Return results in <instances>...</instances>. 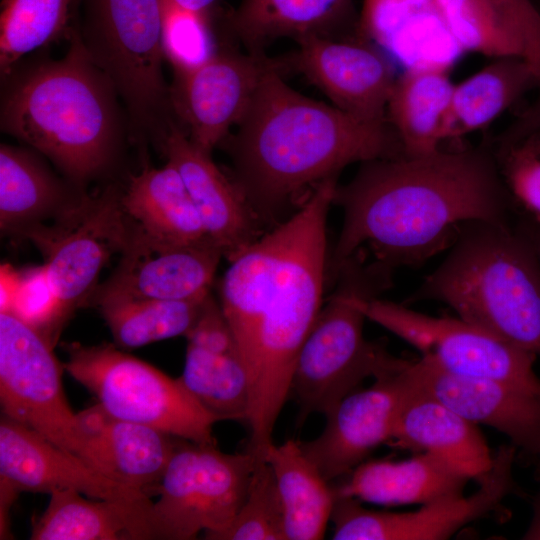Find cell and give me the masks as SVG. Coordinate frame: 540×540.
Masks as SVG:
<instances>
[{"label": "cell", "instance_id": "3957f363", "mask_svg": "<svg viewBox=\"0 0 540 540\" xmlns=\"http://www.w3.org/2000/svg\"><path fill=\"white\" fill-rule=\"evenodd\" d=\"M284 69L265 76L229 144L234 182L256 215H273L350 164L404 154L388 121L308 98L285 83Z\"/></svg>", "mask_w": 540, "mask_h": 540}, {"label": "cell", "instance_id": "8fae6325", "mask_svg": "<svg viewBox=\"0 0 540 540\" xmlns=\"http://www.w3.org/2000/svg\"><path fill=\"white\" fill-rule=\"evenodd\" d=\"M371 320L441 369L467 377L495 380L540 397L536 355L460 318L435 317L378 297L359 300Z\"/></svg>", "mask_w": 540, "mask_h": 540}, {"label": "cell", "instance_id": "7c38bea8", "mask_svg": "<svg viewBox=\"0 0 540 540\" xmlns=\"http://www.w3.org/2000/svg\"><path fill=\"white\" fill-rule=\"evenodd\" d=\"M52 346L39 329L11 311H0L3 415L83 459L78 415L66 398L64 367Z\"/></svg>", "mask_w": 540, "mask_h": 540}, {"label": "cell", "instance_id": "83f0119b", "mask_svg": "<svg viewBox=\"0 0 540 540\" xmlns=\"http://www.w3.org/2000/svg\"><path fill=\"white\" fill-rule=\"evenodd\" d=\"M454 85L443 68L407 69L397 76L386 116L404 155H426L441 148Z\"/></svg>", "mask_w": 540, "mask_h": 540}, {"label": "cell", "instance_id": "277c9868", "mask_svg": "<svg viewBox=\"0 0 540 540\" xmlns=\"http://www.w3.org/2000/svg\"><path fill=\"white\" fill-rule=\"evenodd\" d=\"M6 77L3 132L45 155L77 185L110 165L122 136L119 95L76 32L63 58Z\"/></svg>", "mask_w": 540, "mask_h": 540}, {"label": "cell", "instance_id": "7bdbcfd3", "mask_svg": "<svg viewBox=\"0 0 540 540\" xmlns=\"http://www.w3.org/2000/svg\"><path fill=\"white\" fill-rule=\"evenodd\" d=\"M180 8L198 12L207 13L208 9L216 0H166Z\"/></svg>", "mask_w": 540, "mask_h": 540}, {"label": "cell", "instance_id": "5bb4252c", "mask_svg": "<svg viewBox=\"0 0 540 540\" xmlns=\"http://www.w3.org/2000/svg\"><path fill=\"white\" fill-rule=\"evenodd\" d=\"M288 68L263 53L217 52L202 64L174 71L170 107L190 141L210 153L248 111L265 76Z\"/></svg>", "mask_w": 540, "mask_h": 540}, {"label": "cell", "instance_id": "30bf717a", "mask_svg": "<svg viewBox=\"0 0 540 540\" xmlns=\"http://www.w3.org/2000/svg\"><path fill=\"white\" fill-rule=\"evenodd\" d=\"M114 188L77 198L52 226L36 225L22 236L44 257L43 268L56 301V330L96 288L110 257L123 251L131 224Z\"/></svg>", "mask_w": 540, "mask_h": 540}, {"label": "cell", "instance_id": "8992f818", "mask_svg": "<svg viewBox=\"0 0 540 540\" xmlns=\"http://www.w3.org/2000/svg\"><path fill=\"white\" fill-rule=\"evenodd\" d=\"M338 287L321 308L296 358L289 398L298 405L297 425L309 415L328 413L368 377L375 378L393 355L363 333L366 317L359 300L391 285V274L358 253L341 268Z\"/></svg>", "mask_w": 540, "mask_h": 540}, {"label": "cell", "instance_id": "d6986e66", "mask_svg": "<svg viewBox=\"0 0 540 540\" xmlns=\"http://www.w3.org/2000/svg\"><path fill=\"white\" fill-rule=\"evenodd\" d=\"M0 486L16 495H50L67 489L98 499L145 495L112 481L78 455L4 415L0 420Z\"/></svg>", "mask_w": 540, "mask_h": 540}, {"label": "cell", "instance_id": "f1b7e54d", "mask_svg": "<svg viewBox=\"0 0 540 540\" xmlns=\"http://www.w3.org/2000/svg\"><path fill=\"white\" fill-rule=\"evenodd\" d=\"M278 488L286 540H319L331 520L336 496L299 440L268 445L264 455Z\"/></svg>", "mask_w": 540, "mask_h": 540}, {"label": "cell", "instance_id": "ab89813d", "mask_svg": "<svg viewBox=\"0 0 540 540\" xmlns=\"http://www.w3.org/2000/svg\"><path fill=\"white\" fill-rule=\"evenodd\" d=\"M538 132H540V95L535 103L520 116L506 139L510 142H518Z\"/></svg>", "mask_w": 540, "mask_h": 540}, {"label": "cell", "instance_id": "f35d334b", "mask_svg": "<svg viewBox=\"0 0 540 540\" xmlns=\"http://www.w3.org/2000/svg\"><path fill=\"white\" fill-rule=\"evenodd\" d=\"M517 37L525 59L540 76V12L531 0H488Z\"/></svg>", "mask_w": 540, "mask_h": 540}, {"label": "cell", "instance_id": "9a60e30c", "mask_svg": "<svg viewBox=\"0 0 540 540\" xmlns=\"http://www.w3.org/2000/svg\"><path fill=\"white\" fill-rule=\"evenodd\" d=\"M405 362L393 356L371 386L349 393L325 414L324 429L316 438L299 441L328 482L346 476L375 448L391 440L399 410L411 389Z\"/></svg>", "mask_w": 540, "mask_h": 540}, {"label": "cell", "instance_id": "44dd1931", "mask_svg": "<svg viewBox=\"0 0 540 540\" xmlns=\"http://www.w3.org/2000/svg\"><path fill=\"white\" fill-rule=\"evenodd\" d=\"M77 415L83 459L105 477L151 498L180 438L114 417L98 403Z\"/></svg>", "mask_w": 540, "mask_h": 540}, {"label": "cell", "instance_id": "4316f807", "mask_svg": "<svg viewBox=\"0 0 540 540\" xmlns=\"http://www.w3.org/2000/svg\"><path fill=\"white\" fill-rule=\"evenodd\" d=\"M540 76L521 56L495 58L454 85L443 129V142L483 129L533 87Z\"/></svg>", "mask_w": 540, "mask_h": 540}, {"label": "cell", "instance_id": "b9f144b4", "mask_svg": "<svg viewBox=\"0 0 540 540\" xmlns=\"http://www.w3.org/2000/svg\"><path fill=\"white\" fill-rule=\"evenodd\" d=\"M521 539L540 540V488L532 499L531 521Z\"/></svg>", "mask_w": 540, "mask_h": 540}, {"label": "cell", "instance_id": "ac0fdd59", "mask_svg": "<svg viewBox=\"0 0 540 540\" xmlns=\"http://www.w3.org/2000/svg\"><path fill=\"white\" fill-rule=\"evenodd\" d=\"M222 256L210 239L191 245H168L148 238L131 226L130 238L117 268L96 295L203 300L210 295Z\"/></svg>", "mask_w": 540, "mask_h": 540}, {"label": "cell", "instance_id": "e0dca14e", "mask_svg": "<svg viewBox=\"0 0 540 540\" xmlns=\"http://www.w3.org/2000/svg\"><path fill=\"white\" fill-rule=\"evenodd\" d=\"M411 384L475 424L505 434L526 458L540 457V397L505 383L445 371L420 358L406 359Z\"/></svg>", "mask_w": 540, "mask_h": 540}, {"label": "cell", "instance_id": "74e56055", "mask_svg": "<svg viewBox=\"0 0 540 540\" xmlns=\"http://www.w3.org/2000/svg\"><path fill=\"white\" fill-rule=\"evenodd\" d=\"M496 158L517 210L540 219V154L520 141L500 146Z\"/></svg>", "mask_w": 540, "mask_h": 540}, {"label": "cell", "instance_id": "836d02e7", "mask_svg": "<svg viewBox=\"0 0 540 540\" xmlns=\"http://www.w3.org/2000/svg\"><path fill=\"white\" fill-rule=\"evenodd\" d=\"M70 0H3L0 16L2 77L26 54L51 42L65 28Z\"/></svg>", "mask_w": 540, "mask_h": 540}, {"label": "cell", "instance_id": "2e32d148", "mask_svg": "<svg viewBox=\"0 0 540 540\" xmlns=\"http://www.w3.org/2000/svg\"><path fill=\"white\" fill-rule=\"evenodd\" d=\"M285 60L343 112L365 122H387V105L397 76L378 48L358 39L338 41L311 35Z\"/></svg>", "mask_w": 540, "mask_h": 540}, {"label": "cell", "instance_id": "ee69618b", "mask_svg": "<svg viewBox=\"0 0 540 540\" xmlns=\"http://www.w3.org/2000/svg\"><path fill=\"white\" fill-rule=\"evenodd\" d=\"M521 141L527 142L536 152L540 154V132L530 135Z\"/></svg>", "mask_w": 540, "mask_h": 540}, {"label": "cell", "instance_id": "5b68a950", "mask_svg": "<svg viewBox=\"0 0 540 540\" xmlns=\"http://www.w3.org/2000/svg\"><path fill=\"white\" fill-rule=\"evenodd\" d=\"M422 301L540 357V261L514 221L464 223L406 303Z\"/></svg>", "mask_w": 540, "mask_h": 540}, {"label": "cell", "instance_id": "4dcf8cb0", "mask_svg": "<svg viewBox=\"0 0 540 540\" xmlns=\"http://www.w3.org/2000/svg\"><path fill=\"white\" fill-rule=\"evenodd\" d=\"M352 0H241L230 28L251 53H263L272 41L328 36L351 10Z\"/></svg>", "mask_w": 540, "mask_h": 540}, {"label": "cell", "instance_id": "d590c367", "mask_svg": "<svg viewBox=\"0 0 540 540\" xmlns=\"http://www.w3.org/2000/svg\"><path fill=\"white\" fill-rule=\"evenodd\" d=\"M208 540H286L275 477L263 456L258 459L235 517L225 529Z\"/></svg>", "mask_w": 540, "mask_h": 540}, {"label": "cell", "instance_id": "e575fe53", "mask_svg": "<svg viewBox=\"0 0 540 540\" xmlns=\"http://www.w3.org/2000/svg\"><path fill=\"white\" fill-rule=\"evenodd\" d=\"M452 37L465 52L524 57L517 37L488 0H436Z\"/></svg>", "mask_w": 540, "mask_h": 540}, {"label": "cell", "instance_id": "603a6c76", "mask_svg": "<svg viewBox=\"0 0 540 540\" xmlns=\"http://www.w3.org/2000/svg\"><path fill=\"white\" fill-rule=\"evenodd\" d=\"M388 444L430 453L469 479L478 480L493 462L477 424L412 384Z\"/></svg>", "mask_w": 540, "mask_h": 540}, {"label": "cell", "instance_id": "6da1fadb", "mask_svg": "<svg viewBox=\"0 0 540 540\" xmlns=\"http://www.w3.org/2000/svg\"><path fill=\"white\" fill-rule=\"evenodd\" d=\"M337 177L320 182L288 220L239 252L222 279L220 306L250 377L247 423L256 449L273 442L296 358L321 310Z\"/></svg>", "mask_w": 540, "mask_h": 540}, {"label": "cell", "instance_id": "60d3db41", "mask_svg": "<svg viewBox=\"0 0 540 540\" xmlns=\"http://www.w3.org/2000/svg\"><path fill=\"white\" fill-rule=\"evenodd\" d=\"M517 227L528 237L540 261V219L517 211L514 219Z\"/></svg>", "mask_w": 540, "mask_h": 540}, {"label": "cell", "instance_id": "52a82bcc", "mask_svg": "<svg viewBox=\"0 0 540 540\" xmlns=\"http://www.w3.org/2000/svg\"><path fill=\"white\" fill-rule=\"evenodd\" d=\"M64 369L114 417L157 428L177 438L216 445L218 419L184 387L116 344L65 345Z\"/></svg>", "mask_w": 540, "mask_h": 540}, {"label": "cell", "instance_id": "4fadbf2b", "mask_svg": "<svg viewBox=\"0 0 540 540\" xmlns=\"http://www.w3.org/2000/svg\"><path fill=\"white\" fill-rule=\"evenodd\" d=\"M517 448L501 445L491 468L469 496H456L422 505L413 512L364 508L351 497L336 498L331 515L335 540H445L463 526L503 511V500L523 494L513 477Z\"/></svg>", "mask_w": 540, "mask_h": 540}, {"label": "cell", "instance_id": "cb8c5ba5", "mask_svg": "<svg viewBox=\"0 0 540 540\" xmlns=\"http://www.w3.org/2000/svg\"><path fill=\"white\" fill-rule=\"evenodd\" d=\"M74 489L50 494L32 540H157L153 502L145 495L85 498Z\"/></svg>", "mask_w": 540, "mask_h": 540}, {"label": "cell", "instance_id": "d4e9b609", "mask_svg": "<svg viewBox=\"0 0 540 540\" xmlns=\"http://www.w3.org/2000/svg\"><path fill=\"white\" fill-rule=\"evenodd\" d=\"M469 478L421 452L409 459L364 461L333 485L336 498L386 505L428 504L463 495Z\"/></svg>", "mask_w": 540, "mask_h": 540}, {"label": "cell", "instance_id": "ffe728a7", "mask_svg": "<svg viewBox=\"0 0 540 540\" xmlns=\"http://www.w3.org/2000/svg\"><path fill=\"white\" fill-rule=\"evenodd\" d=\"M163 147L179 173L207 237L231 261L256 240V214L233 181L224 175L211 154L194 145L184 131L168 121Z\"/></svg>", "mask_w": 540, "mask_h": 540}, {"label": "cell", "instance_id": "ba28073f", "mask_svg": "<svg viewBox=\"0 0 540 540\" xmlns=\"http://www.w3.org/2000/svg\"><path fill=\"white\" fill-rule=\"evenodd\" d=\"M77 35L113 83L134 126H160L170 107L162 62V0H84Z\"/></svg>", "mask_w": 540, "mask_h": 540}, {"label": "cell", "instance_id": "484cf974", "mask_svg": "<svg viewBox=\"0 0 540 540\" xmlns=\"http://www.w3.org/2000/svg\"><path fill=\"white\" fill-rule=\"evenodd\" d=\"M120 201L131 226L159 243L182 246L209 239L182 178L169 162L132 176Z\"/></svg>", "mask_w": 540, "mask_h": 540}, {"label": "cell", "instance_id": "1f68e13d", "mask_svg": "<svg viewBox=\"0 0 540 540\" xmlns=\"http://www.w3.org/2000/svg\"><path fill=\"white\" fill-rule=\"evenodd\" d=\"M197 402L218 421H248L251 383L238 351H220L187 342L179 377Z\"/></svg>", "mask_w": 540, "mask_h": 540}, {"label": "cell", "instance_id": "9c48e42d", "mask_svg": "<svg viewBox=\"0 0 540 540\" xmlns=\"http://www.w3.org/2000/svg\"><path fill=\"white\" fill-rule=\"evenodd\" d=\"M262 455L179 439L153 496L157 540L208 539L235 517Z\"/></svg>", "mask_w": 540, "mask_h": 540}, {"label": "cell", "instance_id": "8d00e7d4", "mask_svg": "<svg viewBox=\"0 0 540 540\" xmlns=\"http://www.w3.org/2000/svg\"><path fill=\"white\" fill-rule=\"evenodd\" d=\"M162 47L174 71L189 70L208 60L216 51L206 13L162 0Z\"/></svg>", "mask_w": 540, "mask_h": 540}, {"label": "cell", "instance_id": "7a4b0ae2", "mask_svg": "<svg viewBox=\"0 0 540 540\" xmlns=\"http://www.w3.org/2000/svg\"><path fill=\"white\" fill-rule=\"evenodd\" d=\"M333 203L344 219L328 259L330 281L363 246L390 272L416 267L449 248L464 223H510L517 211L496 154L464 147L361 163Z\"/></svg>", "mask_w": 540, "mask_h": 540}, {"label": "cell", "instance_id": "f6af8a7d", "mask_svg": "<svg viewBox=\"0 0 540 540\" xmlns=\"http://www.w3.org/2000/svg\"><path fill=\"white\" fill-rule=\"evenodd\" d=\"M534 464H535L534 477L539 482L540 481V457L534 461Z\"/></svg>", "mask_w": 540, "mask_h": 540}, {"label": "cell", "instance_id": "7402d4cb", "mask_svg": "<svg viewBox=\"0 0 540 540\" xmlns=\"http://www.w3.org/2000/svg\"><path fill=\"white\" fill-rule=\"evenodd\" d=\"M359 39L403 70L450 69L463 55L436 0H363Z\"/></svg>", "mask_w": 540, "mask_h": 540}, {"label": "cell", "instance_id": "f546056e", "mask_svg": "<svg viewBox=\"0 0 540 540\" xmlns=\"http://www.w3.org/2000/svg\"><path fill=\"white\" fill-rule=\"evenodd\" d=\"M76 199L68 198L64 185L32 152L1 144L0 227L3 233L22 235L49 217L57 218Z\"/></svg>", "mask_w": 540, "mask_h": 540}, {"label": "cell", "instance_id": "d6a6232c", "mask_svg": "<svg viewBox=\"0 0 540 540\" xmlns=\"http://www.w3.org/2000/svg\"><path fill=\"white\" fill-rule=\"evenodd\" d=\"M206 298L178 301L117 294L95 296L115 344L122 348H136L186 336L196 322Z\"/></svg>", "mask_w": 540, "mask_h": 540}]
</instances>
